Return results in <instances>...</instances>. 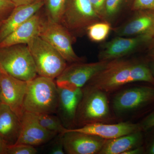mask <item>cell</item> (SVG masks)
<instances>
[{
  "instance_id": "cell-28",
  "label": "cell",
  "mask_w": 154,
  "mask_h": 154,
  "mask_svg": "<svg viewBox=\"0 0 154 154\" xmlns=\"http://www.w3.org/2000/svg\"><path fill=\"white\" fill-rule=\"evenodd\" d=\"M63 134H58L56 136L54 143L51 149L50 153L51 154H64L63 142Z\"/></svg>"
},
{
  "instance_id": "cell-11",
  "label": "cell",
  "mask_w": 154,
  "mask_h": 154,
  "mask_svg": "<svg viewBox=\"0 0 154 154\" xmlns=\"http://www.w3.org/2000/svg\"><path fill=\"white\" fill-rule=\"evenodd\" d=\"M152 38L146 36H117L103 45L98 55L99 60L120 59L134 52L142 45L149 43Z\"/></svg>"
},
{
  "instance_id": "cell-8",
  "label": "cell",
  "mask_w": 154,
  "mask_h": 154,
  "mask_svg": "<svg viewBox=\"0 0 154 154\" xmlns=\"http://www.w3.org/2000/svg\"><path fill=\"white\" fill-rule=\"evenodd\" d=\"M101 20L89 0H67L60 23L69 30L76 31Z\"/></svg>"
},
{
  "instance_id": "cell-15",
  "label": "cell",
  "mask_w": 154,
  "mask_h": 154,
  "mask_svg": "<svg viewBox=\"0 0 154 154\" xmlns=\"http://www.w3.org/2000/svg\"><path fill=\"white\" fill-rule=\"evenodd\" d=\"M118 36L131 37L146 36L154 38V10L136 11L132 19L124 25L115 28Z\"/></svg>"
},
{
  "instance_id": "cell-31",
  "label": "cell",
  "mask_w": 154,
  "mask_h": 154,
  "mask_svg": "<svg viewBox=\"0 0 154 154\" xmlns=\"http://www.w3.org/2000/svg\"><path fill=\"white\" fill-rule=\"evenodd\" d=\"M16 7L23 5H30L40 2H45L46 0H11Z\"/></svg>"
},
{
  "instance_id": "cell-4",
  "label": "cell",
  "mask_w": 154,
  "mask_h": 154,
  "mask_svg": "<svg viewBox=\"0 0 154 154\" xmlns=\"http://www.w3.org/2000/svg\"><path fill=\"white\" fill-rule=\"evenodd\" d=\"M0 67L8 74L25 82H29L38 75L27 44L0 48Z\"/></svg>"
},
{
  "instance_id": "cell-18",
  "label": "cell",
  "mask_w": 154,
  "mask_h": 154,
  "mask_svg": "<svg viewBox=\"0 0 154 154\" xmlns=\"http://www.w3.org/2000/svg\"><path fill=\"white\" fill-rule=\"evenodd\" d=\"M45 4V2H40L15 7L8 18L3 21L0 27V43L20 25L37 13Z\"/></svg>"
},
{
  "instance_id": "cell-7",
  "label": "cell",
  "mask_w": 154,
  "mask_h": 154,
  "mask_svg": "<svg viewBox=\"0 0 154 154\" xmlns=\"http://www.w3.org/2000/svg\"><path fill=\"white\" fill-rule=\"evenodd\" d=\"M39 36L55 48L67 62H82V59L74 51L72 38L69 31L60 22L48 18L45 20Z\"/></svg>"
},
{
  "instance_id": "cell-25",
  "label": "cell",
  "mask_w": 154,
  "mask_h": 154,
  "mask_svg": "<svg viewBox=\"0 0 154 154\" xmlns=\"http://www.w3.org/2000/svg\"><path fill=\"white\" fill-rule=\"evenodd\" d=\"M37 151L33 146L25 144H15L7 146L6 154H36Z\"/></svg>"
},
{
  "instance_id": "cell-21",
  "label": "cell",
  "mask_w": 154,
  "mask_h": 154,
  "mask_svg": "<svg viewBox=\"0 0 154 154\" xmlns=\"http://www.w3.org/2000/svg\"><path fill=\"white\" fill-rule=\"evenodd\" d=\"M111 29L109 22L100 21L89 25L86 30L88 37L91 41L99 42L106 39Z\"/></svg>"
},
{
  "instance_id": "cell-22",
  "label": "cell",
  "mask_w": 154,
  "mask_h": 154,
  "mask_svg": "<svg viewBox=\"0 0 154 154\" xmlns=\"http://www.w3.org/2000/svg\"><path fill=\"white\" fill-rule=\"evenodd\" d=\"M39 124L45 129L57 134H63L66 129L60 118L53 114H35Z\"/></svg>"
},
{
  "instance_id": "cell-35",
  "label": "cell",
  "mask_w": 154,
  "mask_h": 154,
  "mask_svg": "<svg viewBox=\"0 0 154 154\" xmlns=\"http://www.w3.org/2000/svg\"><path fill=\"white\" fill-rule=\"evenodd\" d=\"M7 145L0 138V154H6Z\"/></svg>"
},
{
  "instance_id": "cell-2",
  "label": "cell",
  "mask_w": 154,
  "mask_h": 154,
  "mask_svg": "<svg viewBox=\"0 0 154 154\" xmlns=\"http://www.w3.org/2000/svg\"><path fill=\"white\" fill-rule=\"evenodd\" d=\"M57 86L54 80L37 76L27 82L23 109L34 114H54L56 112Z\"/></svg>"
},
{
  "instance_id": "cell-5",
  "label": "cell",
  "mask_w": 154,
  "mask_h": 154,
  "mask_svg": "<svg viewBox=\"0 0 154 154\" xmlns=\"http://www.w3.org/2000/svg\"><path fill=\"white\" fill-rule=\"evenodd\" d=\"M27 45L38 75L54 80L67 66L60 53L39 36L33 37Z\"/></svg>"
},
{
  "instance_id": "cell-32",
  "label": "cell",
  "mask_w": 154,
  "mask_h": 154,
  "mask_svg": "<svg viewBox=\"0 0 154 154\" xmlns=\"http://www.w3.org/2000/svg\"><path fill=\"white\" fill-rule=\"evenodd\" d=\"M143 149L141 146L137 147L128 150L123 154H139L143 152Z\"/></svg>"
},
{
  "instance_id": "cell-30",
  "label": "cell",
  "mask_w": 154,
  "mask_h": 154,
  "mask_svg": "<svg viewBox=\"0 0 154 154\" xmlns=\"http://www.w3.org/2000/svg\"><path fill=\"white\" fill-rule=\"evenodd\" d=\"M142 130H148L154 128V110L139 124Z\"/></svg>"
},
{
  "instance_id": "cell-26",
  "label": "cell",
  "mask_w": 154,
  "mask_h": 154,
  "mask_svg": "<svg viewBox=\"0 0 154 154\" xmlns=\"http://www.w3.org/2000/svg\"><path fill=\"white\" fill-rule=\"evenodd\" d=\"M15 7L11 0H0V22L7 19Z\"/></svg>"
},
{
  "instance_id": "cell-17",
  "label": "cell",
  "mask_w": 154,
  "mask_h": 154,
  "mask_svg": "<svg viewBox=\"0 0 154 154\" xmlns=\"http://www.w3.org/2000/svg\"><path fill=\"white\" fill-rule=\"evenodd\" d=\"M44 21L39 14H34L3 40L0 43V48L28 44L33 37L39 36Z\"/></svg>"
},
{
  "instance_id": "cell-13",
  "label": "cell",
  "mask_w": 154,
  "mask_h": 154,
  "mask_svg": "<svg viewBox=\"0 0 154 154\" xmlns=\"http://www.w3.org/2000/svg\"><path fill=\"white\" fill-rule=\"evenodd\" d=\"M58 134L48 131L40 125L33 113L25 112L21 118V130L16 144L37 146L48 142Z\"/></svg>"
},
{
  "instance_id": "cell-19",
  "label": "cell",
  "mask_w": 154,
  "mask_h": 154,
  "mask_svg": "<svg viewBox=\"0 0 154 154\" xmlns=\"http://www.w3.org/2000/svg\"><path fill=\"white\" fill-rule=\"evenodd\" d=\"M21 130V120L10 107L0 106V138L7 146L15 144Z\"/></svg>"
},
{
  "instance_id": "cell-38",
  "label": "cell",
  "mask_w": 154,
  "mask_h": 154,
  "mask_svg": "<svg viewBox=\"0 0 154 154\" xmlns=\"http://www.w3.org/2000/svg\"><path fill=\"white\" fill-rule=\"evenodd\" d=\"M2 99H1V94H0V106L2 105Z\"/></svg>"
},
{
  "instance_id": "cell-16",
  "label": "cell",
  "mask_w": 154,
  "mask_h": 154,
  "mask_svg": "<svg viewBox=\"0 0 154 154\" xmlns=\"http://www.w3.org/2000/svg\"><path fill=\"white\" fill-rule=\"evenodd\" d=\"M72 129L79 132L97 136L106 140L113 139L122 136L142 131L139 124L129 122H122L116 124L94 123Z\"/></svg>"
},
{
  "instance_id": "cell-9",
  "label": "cell",
  "mask_w": 154,
  "mask_h": 154,
  "mask_svg": "<svg viewBox=\"0 0 154 154\" xmlns=\"http://www.w3.org/2000/svg\"><path fill=\"white\" fill-rule=\"evenodd\" d=\"M154 102V88L149 86L131 87L118 92L114 97L112 106L118 115H123Z\"/></svg>"
},
{
  "instance_id": "cell-36",
  "label": "cell",
  "mask_w": 154,
  "mask_h": 154,
  "mask_svg": "<svg viewBox=\"0 0 154 154\" xmlns=\"http://www.w3.org/2000/svg\"><path fill=\"white\" fill-rule=\"evenodd\" d=\"M151 72L152 75L154 78V61L151 62L148 65Z\"/></svg>"
},
{
  "instance_id": "cell-33",
  "label": "cell",
  "mask_w": 154,
  "mask_h": 154,
  "mask_svg": "<svg viewBox=\"0 0 154 154\" xmlns=\"http://www.w3.org/2000/svg\"><path fill=\"white\" fill-rule=\"evenodd\" d=\"M147 152L148 154H154V133L149 142L147 146Z\"/></svg>"
},
{
  "instance_id": "cell-34",
  "label": "cell",
  "mask_w": 154,
  "mask_h": 154,
  "mask_svg": "<svg viewBox=\"0 0 154 154\" xmlns=\"http://www.w3.org/2000/svg\"><path fill=\"white\" fill-rule=\"evenodd\" d=\"M150 45L149 49V55L152 59V61H154V38L149 42Z\"/></svg>"
},
{
  "instance_id": "cell-20",
  "label": "cell",
  "mask_w": 154,
  "mask_h": 154,
  "mask_svg": "<svg viewBox=\"0 0 154 154\" xmlns=\"http://www.w3.org/2000/svg\"><path fill=\"white\" fill-rule=\"evenodd\" d=\"M141 131L106 140L99 154H123L128 150L140 146L143 140Z\"/></svg>"
},
{
  "instance_id": "cell-3",
  "label": "cell",
  "mask_w": 154,
  "mask_h": 154,
  "mask_svg": "<svg viewBox=\"0 0 154 154\" xmlns=\"http://www.w3.org/2000/svg\"><path fill=\"white\" fill-rule=\"evenodd\" d=\"M76 116L75 126L98 123H108L111 119L107 93L86 85Z\"/></svg>"
},
{
  "instance_id": "cell-23",
  "label": "cell",
  "mask_w": 154,
  "mask_h": 154,
  "mask_svg": "<svg viewBox=\"0 0 154 154\" xmlns=\"http://www.w3.org/2000/svg\"><path fill=\"white\" fill-rule=\"evenodd\" d=\"M67 0H46L45 4L48 18L54 22H60Z\"/></svg>"
},
{
  "instance_id": "cell-14",
  "label": "cell",
  "mask_w": 154,
  "mask_h": 154,
  "mask_svg": "<svg viewBox=\"0 0 154 154\" xmlns=\"http://www.w3.org/2000/svg\"><path fill=\"white\" fill-rule=\"evenodd\" d=\"M57 88L58 97L56 113L64 126L67 129H72L75 126L77 110L82 96V88L71 91Z\"/></svg>"
},
{
  "instance_id": "cell-37",
  "label": "cell",
  "mask_w": 154,
  "mask_h": 154,
  "mask_svg": "<svg viewBox=\"0 0 154 154\" xmlns=\"http://www.w3.org/2000/svg\"><path fill=\"white\" fill-rule=\"evenodd\" d=\"M2 68H1V67H0V77H1V75H2Z\"/></svg>"
},
{
  "instance_id": "cell-27",
  "label": "cell",
  "mask_w": 154,
  "mask_h": 154,
  "mask_svg": "<svg viewBox=\"0 0 154 154\" xmlns=\"http://www.w3.org/2000/svg\"><path fill=\"white\" fill-rule=\"evenodd\" d=\"M131 9L134 11L141 10H154V0H133Z\"/></svg>"
},
{
  "instance_id": "cell-29",
  "label": "cell",
  "mask_w": 154,
  "mask_h": 154,
  "mask_svg": "<svg viewBox=\"0 0 154 154\" xmlns=\"http://www.w3.org/2000/svg\"><path fill=\"white\" fill-rule=\"evenodd\" d=\"M96 14L104 21L106 0H89Z\"/></svg>"
},
{
  "instance_id": "cell-39",
  "label": "cell",
  "mask_w": 154,
  "mask_h": 154,
  "mask_svg": "<svg viewBox=\"0 0 154 154\" xmlns=\"http://www.w3.org/2000/svg\"><path fill=\"white\" fill-rule=\"evenodd\" d=\"M3 22H0V27H1V25H2V23Z\"/></svg>"
},
{
  "instance_id": "cell-10",
  "label": "cell",
  "mask_w": 154,
  "mask_h": 154,
  "mask_svg": "<svg viewBox=\"0 0 154 154\" xmlns=\"http://www.w3.org/2000/svg\"><path fill=\"white\" fill-rule=\"evenodd\" d=\"M27 86V82L16 79L2 70L0 77V94L2 103L10 107L21 120L25 112L23 102Z\"/></svg>"
},
{
  "instance_id": "cell-1",
  "label": "cell",
  "mask_w": 154,
  "mask_h": 154,
  "mask_svg": "<svg viewBox=\"0 0 154 154\" xmlns=\"http://www.w3.org/2000/svg\"><path fill=\"white\" fill-rule=\"evenodd\" d=\"M136 82H145L154 85V78L148 65L137 60L118 59L110 61L86 85L108 93Z\"/></svg>"
},
{
  "instance_id": "cell-12",
  "label": "cell",
  "mask_w": 154,
  "mask_h": 154,
  "mask_svg": "<svg viewBox=\"0 0 154 154\" xmlns=\"http://www.w3.org/2000/svg\"><path fill=\"white\" fill-rule=\"evenodd\" d=\"M106 141L72 129L66 128L63 135L64 149L67 154H99Z\"/></svg>"
},
{
  "instance_id": "cell-24",
  "label": "cell",
  "mask_w": 154,
  "mask_h": 154,
  "mask_svg": "<svg viewBox=\"0 0 154 154\" xmlns=\"http://www.w3.org/2000/svg\"><path fill=\"white\" fill-rule=\"evenodd\" d=\"M125 0H106L104 21H108L118 15Z\"/></svg>"
},
{
  "instance_id": "cell-6",
  "label": "cell",
  "mask_w": 154,
  "mask_h": 154,
  "mask_svg": "<svg viewBox=\"0 0 154 154\" xmlns=\"http://www.w3.org/2000/svg\"><path fill=\"white\" fill-rule=\"evenodd\" d=\"M110 61H100L92 63H74L67 66L55 79L59 88L74 91L82 89L98 73L103 69Z\"/></svg>"
}]
</instances>
